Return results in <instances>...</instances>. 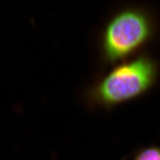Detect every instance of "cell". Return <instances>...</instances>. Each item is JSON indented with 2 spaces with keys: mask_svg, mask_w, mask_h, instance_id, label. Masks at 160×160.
<instances>
[{
  "mask_svg": "<svg viewBox=\"0 0 160 160\" xmlns=\"http://www.w3.org/2000/svg\"><path fill=\"white\" fill-rule=\"evenodd\" d=\"M159 73L157 62L141 54L116 65L88 89L86 102L91 107L112 108L137 99L155 85Z\"/></svg>",
  "mask_w": 160,
  "mask_h": 160,
  "instance_id": "cell-1",
  "label": "cell"
},
{
  "mask_svg": "<svg viewBox=\"0 0 160 160\" xmlns=\"http://www.w3.org/2000/svg\"><path fill=\"white\" fill-rule=\"evenodd\" d=\"M155 24L152 18L137 8L115 14L106 25L101 38L102 57L105 63L128 60L152 39Z\"/></svg>",
  "mask_w": 160,
  "mask_h": 160,
  "instance_id": "cell-2",
  "label": "cell"
},
{
  "mask_svg": "<svg viewBox=\"0 0 160 160\" xmlns=\"http://www.w3.org/2000/svg\"><path fill=\"white\" fill-rule=\"evenodd\" d=\"M133 160H160V148L150 146L139 150Z\"/></svg>",
  "mask_w": 160,
  "mask_h": 160,
  "instance_id": "cell-3",
  "label": "cell"
}]
</instances>
